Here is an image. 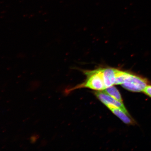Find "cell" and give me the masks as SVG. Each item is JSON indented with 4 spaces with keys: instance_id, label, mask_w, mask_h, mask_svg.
<instances>
[{
    "instance_id": "cell-1",
    "label": "cell",
    "mask_w": 151,
    "mask_h": 151,
    "mask_svg": "<svg viewBox=\"0 0 151 151\" xmlns=\"http://www.w3.org/2000/svg\"><path fill=\"white\" fill-rule=\"evenodd\" d=\"M84 73L86 76L85 82L69 90V92L82 88H89L97 91H104L106 88L104 82L101 68L93 70L86 71Z\"/></svg>"
},
{
    "instance_id": "cell-2",
    "label": "cell",
    "mask_w": 151,
    "mask_h": 151,
    "mask_svg": "<svg viewBox=\"0 0 151 151\" xmlns=\"http://www.w3.org/2000/svg\"><path fill=\"white\" fill-rule=\"evenodd\" d=\"M146 79L128 73L124 82L121 85L126 89L133 92H143L148 86Z\"/></svg>"
},
{
    "instance_id": "cell-3",
    "label": "cell",
    "mask_w": 151,
    "mask_h": 151,
    "mask_svg": "<svg viewBox=\"0 0 151 151\" xmlns=\"http://www.w3.org/2000/svg\"><path fill=\"white\" fill-rule=\"evenodd\" d=\"M94 94L102 103L105 106L110 105L118 107L122 109L127 114L130 116L127 109L125 108L123 103L117 101L113 98L104 91H97L94 92Z\"/></svg>"
},
{
    "instance_id": "cell-4",
    "label": "cell",
    "mask_w": 151,
    "mask_h": 151,
    "mask_svg": "<svg viewBox=\"0 0 151 151\" xmlns=\"http://www.w3.org/2000/svg\"><path fill=\"white\" fill-rule=\"evenodd\" d=\"M104 83L106 87L115 85L117 70L113 68H101Z\"/></svg>"
},
{
    "instance_id": "cell-5",
    "label": "cell",
    "mask_w": 151,
    "mask_h": 151,
    "mask_svg": "<svg viewBox=\"0 0 151 151\" xmlns=\"http://www.w3.org/2000/svg\"><path fill=\"white\" fill-rule=\"evenodd\" d=\"M109 110L116 116L119 118L124 123L128 124H134L135 123L134 121L129 116L118 107L110 105L106 106Z\"/></svg>"
},
{
    "instance_id": "cell-6",
    "label": "cell",
    "mask_w": 151,
    "mask_h": 151,
    "mask_svg": "<svg viewBox=\"0 0 151 151\" xmlns=\"http://www.w3.org/2000/svg\"><path fill=\"white\" fill-rule=\"evenodd\" d=\"M104 91L111 96V97L114 98V99L117 100V101L121 102L123 103V100L120 92H119L118 90L117 89L116 87L113 86L108 87L106 88L104 90Z\"/></svg>"
},
{
    "instance_id": "cell-7",
    "label": "cell",
    "mask_w": 151,
    "mask_h": 151,
    "mask_svg": "<svg viewBox=\"0 0 151 151\" xmlns=\"http://www.w3.org/2000/svg\"><path fill=\"white\" fill-rule=\"evenodd\" d=\"M147 95L151 97V86L148 85L143 91Z\"/></svg>"
},
{
    "instance_id": "cell-8",
    "label": "cell",
    "mask_w": 151,
    "mask_h": 151,
    "mask_svg": "<svg viewBox=\"0 0 151 151\" xmlns=\"http://www.w3.org/2000/svg\"><path fill=\"white\" fill-rule=\"evenodd\" d=\"M38 137L36 135H34L31 137V143H35L37 140Z\"/></svg>"
}]
</instances>
